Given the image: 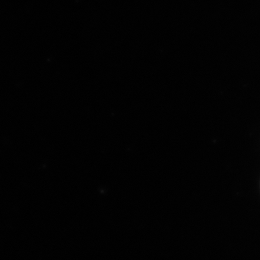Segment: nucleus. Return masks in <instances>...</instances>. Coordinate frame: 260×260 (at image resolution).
<instances>
[]
</instances>
